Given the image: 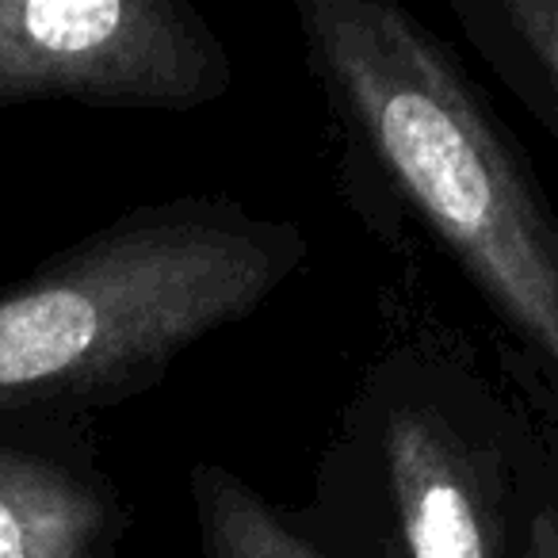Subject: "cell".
<instances>
[{"instance_id":"obj_4","label":"cell","mask_w":558,"mask_h":558,"mask_svg":"<svg viewBox=\"0 0 558 558\" xmlns=\"http://www.w3.org/2000/svg\"><path fill=\"white\" fill-rule=\"evenodd\" d=\"M230 88V50L184 0H0V108L195 111Z\"/></svg>"},{"instance_id":"obj_9","label":"cell","mask_w":558,"mask_h":558,"mask_svg":"<svg viewBox=\"0 0 558 558\" xmlns=\"http://www.w3.org/2000/svg\"><path fill=\"white\" fill-rule=\"evenodd\" d=\"M535 123H539L543 131L550 134V142H555V146H558V116H535Z\"/></svg>"},{"instance_id":"obj_8","label":"cell","mask_w":558,"mask_h":558,"mask_svg":"<svg viewBox=\"0 0 558 558\" xmlns=\"http://www.w3.org/2000/svg\"><path fill=\"white\" fill-rule=\"evenodd\" d=\"M527 558H558V405L547 398H543V440L532 482V512H527Z\"/></svg>"},{"instance_id":"obj_7","label":"cell","mask_w":558,"mask_h":558,"mask_svg":"<svg viewBox=\"0 0 558 558\" xmlns=\"http://www.w3.org/2000/svg\"><path fill=\"white\" fill-rule=\"evenodd\" d=\"M187 486L203 558H329L299 532L291 512L276 509L230 466L195 463Z\"/></svg>"},{"instance_id":"obj_1","label":"cell","mask_w":558,"mask_h":558,"mask_svg":"<svg viewBox=\"0 0 558 558\" xmlns=\"http://www.w3.org/2000/svg\"><path fill=\"white\" fill-rule=\"evenodd\" d=\"M344 184L375 233H425L459 268L505 360L558 405V210L459 50L390 0H295Z\"/></svg>"},{"instance_id":"obj_6","label":"cell","mask_w":558,"mask_h":558,"mask_svg":"<svg viewBox=\"0 0 558 558\" xmlns=\"http://www.w3.org/2000/svg\"><path fill=\"white\" fill-rule=\"evenodd\" d=\"M448 12L527 116H558V0H448Z\"/></svg>"},{"instance_id":"obj_3","label":"cell","mask_w":558,"mask_h":558,"mask_svg":"<svg viewBox=\"0 0 558 558\" xmlns=\"http://www.w3.org/2000/svg\"><path fill=\"white\" fill-rule=\"evenodd\" d=\"M311 256L288 218L233 195H180L123 215L0 295V410L131 398L276 295Z\"/></svg>"},{"instance_id":"obj_2","label":"cell","mask_w":558,"mask_h":558,"mask_svg":"<svg viewBox=\"0 0 558 558\" xmlns=\"http://www.w3.org/2000/svg\"><path fill=\"white\" fill-rule=\"evenodd\" d=\"M539 440L517 367L410 326L360 375L291 520L329 558H527Z\"/></svg>"},{"instance_id":"obj_5","label":"cell","mask_w":558,"mask_h":558,"mask_svg":"<svg viewBox=\"0 0 558 558\" xmlns=\"http://www.w3.org/2000/svg\"><path fill=\"white\" fill-rule=\"evenodd\" d=\"M123 509L85 463L0 451V558H111Z\"/></svg>"}]
</instances>
